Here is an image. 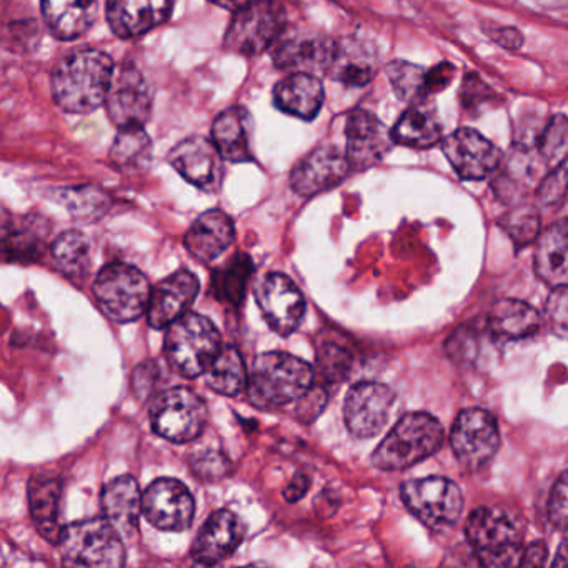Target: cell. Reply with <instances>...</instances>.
I'll use <instances>...</instances> for the list:
<instances>
[{"label":"cell","mask_w":568,"mask_h":568,"mask_svg":"<svg viewBox=\"0 0 568 568\" xmlns=\"http://www.w3.org/2000/svg\"><path fill=\"white\" fill-rule=\"evenodd\" d=\"M115 64L98 49H78L65 54L52 71L55 104L69 114H91L104 104Z\"/></svg>","instance_id":"1"},{"label":"cell","mask_w":568,"mask_h":568,"mask_svg":"<svg viewBox=\"0 0 568 568\" xmlns=\"http://www.w3.org/2000/svg\"><path fill=\"white\" fill-rule=\"evenodd\" d=\"M314 368L285 352L258 355L247 375L248 398L255 407L281 408L297 402L314 385Z\"/></svg>","instance_id":"2"},{"label":"cell","mask_w":568,"mask_h":568,"mask_svg":"<svg viewBox=\"0 0 568 568\" xmlns=\"http://www.w3.org/2000/svg\"><path fill=\"white\" fill-rule=\"evenodd\" d=\"M444 444V427L424 412L404 415L372 455L378 470L394 471L414 467L432 457Z\"/></svg>","instance_id":"3"},{"label":"cell","mask_w":568,"mask_h":568,"mask_svg":"<svg viewBox=\"0 0 568 568\" xmlns=\"http://www.w3.org/2000/svg\"><path fill=\"white\" fill-rule=\"evenodd\" d=\"M221 348V334L204 315L184 314L169 325L165 357L182 377L195 378L205 374Z\"/></svg>","instance_id":"4"},{"label":"cell","mask_w":568,"mask_h":568,"mask_svg":"<svg viewBox=\"0 0 568 568\" xmlns=\"http://www.w3.org/2000/svg\"><path fill=\"white\" fill-rule=\"evenodd\" d=\"M465 535L484 567H515L520 564V528L514 517L501 508L480 507L471 511Z\"/></svg>","instance_id":"5"},{"label":"cell","mask_w":568,"mask_h":568,"mask_svg":"<svg viewBox=\"0 0 568 568\" xmlns=\"http://www.w3.org/2000/svg\"><path fill=\"white\" fill-rule=\"evenodd\" d=\"M55 545L64 564L75 567L109 568L125 564L121 534L105 518L74 521L62 528Z\"/></svg>","instance_id":"6"},{"label":"cell","mask_w":568,"mask_h":568,"mask_svg":"<svg viewBox=\"0 0 568 568\" xmlns=\"http://www.w3.org/2000/svg\"><path fill=\"white\" fill-rule=\"evenodd\" d=\"M151 284L139 268L128 264H109L99 272L94 295L101 311L111 321L125 324L148 312Z\"/></svg>","instance_id":"7"},{"label":"cell","mask_w":568,"mask_h":568,"mask_svg":"<svg viewBox=\"0 0 568 568\" xmlns=\"http://www.w3.org/2000/svg\"><path fill=\"white\" fill-rule=\"evenodd\" d=\"M287 26L284 8L274 0H251L234 12L225 49L234 54L254 58L267 51Z\"/></svg>","instance_id":"8"},{"label":"cell","mask_w":568,"mask_h":568,"mask_svg":"<svg viewBox=\"0 0 568 568\" xmlns=\"http://www.w3.org/2000/svg\"><path fill=\"white\" fill-rule=\"evenodd\" d=\"M405 507L432 530L454 527L464 511V497L457 484L442 477L418 478L402 485Z\"/></svg>","instance_id":"9"},{"label":"cell","mask_w":568,"mask_h":568,"mask_svg":"<svg viewBox=\"0 0 568 568\" xmlns=\"http://www.w3.org/2000/svg\"><path fill=\"white\" fill-rule=\"evenodd\" d=\"M207 418V405L191 388H169L152 402V427L174 444L195 440L204 432Z\"/></svg>","instance_id":"10"},{"label":"cell","mask_w":568,"mask_h":568,"mask_svg":"<svg viewBox=\"0 0 568 568\" xmlns=\"http://www.w3.org/2000/svg\"><path fill=\"white\" fill-rule=\"evenodd\" d=\"M450 445L465 471L480 470L500 447L497 422L480 408H465L452 425Z\"/></svg>","instance_id":"11"},{"label":"cell","mask_w":568,"mask_h":568,"mask_svg":"<svg viewBox=\"0 0 568 568\" xmlns=\"http://www.w3.org/2000/svg\"><path fill=\"white\" fill-rule=\"evenodd\" d=\"M271 48L272 61L282 71L317 75L327 74L335 42L312 29L285 26Z\"/></svg>","instance_id":"12"},{"label":"cell","mask_w":568,"mask_h":568,"mask_svg":"<svg viewBox=\"0 0 568 568\" xmlns=\"http://www.w3.org/2000/svg\"><path fill=\"white\" fill-rule=\"evenodd\" d=\"M104 104L119 129L144 128L152 114V94L142 72L129 64L115 68Z\"/></svg>","instance_id":"13"},{"label":"cell","mask_w":568,"mask_h":568,"mask_svg":"<svg viewBox=\"0 0 568 568\" xmlns=\"http://www.w3.org/2000/svg\"><path fill=\"white\" fill-rule=\"evenodd\" d=\"M255 298L272 331L282 337L297 331L304 318L305 301L292 278L281 272H271L258 282Z\"/></svg>","instance_id":"14"},{"label":"cell","mask_w":568,"mask_h":568,"mask_svg":"<svg viewBox=\"0 0 568 568\" xmlns=\"http://www.w3.org/2000/svg\"><path fill=\"white\" fill-rule=\"evenodd\" d=\"M142 514L159 530L184 531L194 520V497L182 481L159 478L142 494Z\"/></svg>","instance_id":"15"},{"label":"cell","mask_w":568,"mask_h":568,"mask_svg":"<svg viewBox=\"0 0 568 568\" xmlns=\"http://www.w3.org/2000/svg\"><path fill=\"white\" fill-rule=\"evenodd\" d=\"M395 394L378 382H358L345 397L344 417L352 435L375 437L387 424Z\"/></svg>","instance_id":"16"},{"label":"cell","mask_w":568,"mask_h":568,"mask_svg":"<svg viewBox=\"0 0 568 568\" xmlns=\"http://www.w3.org/2000/svg\"><path fill=\"white\" fill-rule=\"evenodd\" d=\"M169 162L172 168L195 187L205 192H215L224 179V159L212 139L192 135L179 142Z\"/></svg>","instance_id":"17"},{"label":"cell","mask_w":568,"mask_h":568,"mask_svg":"<svg viewBox=\"0 0 568 568\" xmlns=\"http://www.w3.org/2000/svg\"><path fill=\"white\" fill-rule=\"evenodd\" d=\"M347 155L352 171H365L384 161L385 155L394 148L392 132L384 122L378 121L371 112H352L347 119Z\"/></svg>","instance_id":"18"},{"label":"cell","mask_w":568,"mask_h":568,"mask_svg":"<svg viewBox=\"0 0 568 568\" xmlns=\"http://www.w3.org/2000/svg\"><path fill=\"white\" fill-rule=\"evenodd\" d=\"M444 154L465 181H481L501 164L500 151L474 129H458L448 135Z\"/></svg>","instance_id":"19"},{"label":"cell","mask_w":568,"mask_h":568,"mask_svg":"<svg viewBox=\"0 0 568 568\" xmlns=\"http://www.w3.org/2000/svg\"><path fill=\"white\" fill-rule=\"evenodd\" d=\"M351 171L345 152L335 145H322L295 165L291 185L298 195L311 197L337 187Z\"/></svg>","instance_id":"20"},{"label":"cell","mask_w":568,"mask_h":568,"mask_svg":"<svg viewBox=\"0 0 568 568\" xmlns=\"http://www.w3.org/2000/svg\"><path fill=\"white\" fill-rule=\"evenodd\" d=\"M49 227L44 219L8 217L0 221V261L32 264L45 254Z\"/></svg>","instance_id":"21"},{"label":"cell","mask_w":568,"mask_h":568,"mask_svg":"<svg viewBox=\"0 0 568 568\" xmlns=\"http://www.w3.org/2000/svg\"><path fill=\"white\" fill-rule=\"evenodd\" d=\"M174 0H108V22L119 39L154 31L171 18Z\"/></svg>","instance_id":"22"},{"label":"cell","mask_w":568,"mask_h":568,"mask_svg":"<svg viewBox=\"0 0 568 568\" xmlns=\"http://www.w3.org/2000/svg\"><path fill=\"white\" fill-rule=\"evenodd\" d=\"M199 278L192 272L179 271L161 282L149 298V325L155 331L168 328L172 322L187 314L199 294Z\"/></svg>","instance_id":"23"},{"label":"cell","mask_w":568,"mask_h":568,"mask_svg":"<svg viewBox=\"0 0 568 568\" xmlns=\"http://www.w3.org/2000/svg\"><path fill=\"white\" fill-rule=\"evenodd\" d=\"M244 540V527L232 511L217 510L207 518L192 547V558L215 565L231 557Z\"/></svg>","instance_id":"24"},{"label":"cell","mask_w":568,"mask_h":568,"mask_svg":"<svg viewBox=\"0 0 568 568\" xmlns=\"http://www.w3.org/2000/svg\"><path fill=\"white\" fill-rule=\"evenodd\" d=\"M212 142L222 159L235 164L254 159V119L244 108H231L222 112L212 125Z\"/></svg>","instance_id":"25"},{"label":"cell","mask_w":568,"mask_h":568,"mask_svg":"<svg viewBox=\"0 0 568 568\" xmlns=\"http://www.w3.org/2000/svg\"><path fill=\"white\" fill-rule=\"evenodd\" d=\"M235 239L232 219L219 209L204 212L185 234V247L201 262L221 257Z\"/></svg>","instance_id":"26"},{"label":"cell","mask_w":568,"mask_h":568,"mask_svg":"<svg viewBox=\"0 0 568 568\" xmlns=\"http://www.w3.org/2000/svg\"><path fill=\"white\" fill-rule=\"evenodd\" d=\"M102 511L105 520L121 537H132L142 514V491L138 480L131 475H124L109 481L102 491Z\"/></svg>","instance_id":"27"},{"label":"cell","mask_w":568,"mask_h":568,"mask_svg":"<svg viewBox=\"0 0 568 568\" xmlns=\"http://www.w3.org/2000/svg\"><path fill=\"white\" fill-rule=\"evenodd\" d=\"M392 139L400 145L414 149H430L442 139V122L437 105L430 98L410 102L392 131Z\"/></svg>","instance_id":"28"},{"label":"cell","mask_w":568,"mask_h":568,"mask_svg":"<svg viewBox=\"0 0 568 568\" xmlns=\"http://www.w3.org/2000/svg\"><path fill=\"white\" fill-rule=\"evenodd\" d=\"M42 16L49 31L61 39L81 38L98 19V0H41Z\"/></svg>","instance_id":"29"},{"label":"cell","mask_w":568,"mask_h":568,"mask_svg":"<svg viewBox=\"0 0 568 568\" xmlns=\"http://www.w3.org/2000/svg\"><path fill=\"white\" fill-rule=\"evenodd\" d=\"M274 102L285 114L312 121L324 104V88L315 75L294 72L275 85Z\"/></svg>","instance_id":"30"},{"label":"cell","mask_w":568,"mask_h":568,"mask_svg":"<svg viewBox=\"0 0 568 568\" xmlns=\"http://www.w3.org/2000/svg\"><path fill=\"white\" fill-rule=\"evenodd\" d=\"M567 221L557 222L538 235L535 248V271L551 288L567 285Z\"/></svg>","instance_id":"31"},{"label":"cell","mask_w":568,"mask_h":568,"mask_svg":"<svg viewBox=\"0 0 568 568\" xmlns=\"http://www.w3.org/2000/svg\"><path fill=\"white\" fill-rule=\"evenodd\" d=\"M488 331L501 341H518L540 328V314L527 302L504 298L491 305L487 317Z\"/></svg>","instance_id":"32"},{"label":"cell","mask_w":568,"mask_h":568,"mask_svg":"<svg viewBox=\"0 0 568 568\" xmlns=\"http://www.w3.org/2000/svg\"><path fill=\"white\" fill-rule=\"evenodd\" d=\"M61 481L58 478L38 477L29 487V508L32 520L38 527L39 534L58 544L61 537V521H59V507H61Z\"/></svg>","instance_id":"33"},{"label":"cell","mask_w":568,"mask_h":568,"mask_svg":"<svg viewBox=\"0 0 568 568\" xmlns=\"http://www.w3.org/2000/svg\"><path fill=\"white\" fill-rule=\"evenodd\" d=\"M374 55L357 41L335 42L334 55L327 75L345 85L368 84L375 75Z\"/></svg>","instance_id":"34"},{"label":"cell","mask_w":568,"mask_h":568,"mask_svg":"<svg viewBox=\"0 0 568 568\" xmlns=\"http://www.w3.org/2000/svg\"><path fill=\"white\" fill-rule=\"evenodd\" d=\"M109 159L119 171H144L152 159V141L145 129L142 125L119 129Z\"/></svg>","instance_id":"35"},{"label":"cell","mask_w":568,"mask_h":568,"mask_svg":"<svg viewBox=\"0 0 568 568\" xmlns=\"http://www.w3.org/2000/svg\"><path fill=\"white\" fill-rule=\"evenodd\" d=\"M247 375L248 372L241 352L232 345L221 348L217 357L205 372L209 387L217 394L227 395V397H235L245 390Z\"/></svg>","instance_id":"36"},{"label":"cell","mask_w":568,"mask_h":568,"mask_svg":"<svg viewBox=\"0 0 568 568\" xmlns=\"http://www.w3.org/2000/svg\"><path fill=\"white\" fill-rule=\"evenodd\" d=\"M58 271L71 278H82L91 268V242L82 232L69 231L59 235L51 247Z\"/></svg>","instance_id":"37"},{"label":"cell","mask_w":568,"mask_h":568,"mask_svg":"<svg viewBox=\"0 0 568 568\" xmlns=\"http://www.w3.org/2000/svg\"><path fill=\"white\" fill-rule=\"evenodd\" d=\"M388 81L398 99L405 102L430 98L427 84V71L410 62L395 61L387 65Z\"/></svg>","instance_id":"38"},{"label":"cell","mask_w":568,"mask_h":568,"mask_svg":"<svg viewBox=\"0 0 568 568\" xmlns=\"http://www.w3.org/2000/svg\"><path fill=\"white\" fill-rule=\"evenodd\" d=\"M252 274V261L241 254L232 258L227 267L221 268L214 277V292L219 301L239 305L244 301L245 285Z\"/></svg>","instance_id":"39"},{"label":"cell","mask_w":568,"mask_h":568,"mask_svg":"<svg viewBox=\"0 0 568 568\" xmlns=\"http://www.w3.org/2000/svg\"><path fill=\"white\" fill-rule=\"evenodd\" d=\"M58 201L78 217H99L111 205L109 195L104 194L101 189L92 187V185L65 189V191L59 192Z\"/></svg>","instance_id":"40"},{"label":"cell","mask_w":568,"mask_h":568,"mask_svg":"<svg viewBox=\"0 0 568 568\" xmlns=\"http://www.w3.org/2000/svg\"><path fill=\"white\" fill-rule=\"evenodd\" d=\"M567 119L564 115H557L547 125L538 141V149H540V155L545 162L558 164L567 159Z\"/></svg>","instance_id":"41"},{"label":"cell","mask_w":568,"mask_h":568,"mask_svg":"<svg viewBox=\"0 0 568 568\" xmlns=\"http://www.w3.org/2000/svg\"><path fill=\"white\" fill-rule=\"evenodd\" d=\"M501 225L511 239L521 245L537 237L540 232V217L534 207H518L504 219Z\"/></svg>","instance_id":"42"},{"label":"cell","mask_w":568,"mask_h":568,"mask_svg":"<svg viewBox=\"0 0 568 568\" xmlns=\"http://www.w3.org/2000/svg\"><path fill=\"white\" fill-rule=\"evenodd\" d=\"M352 367V357L347 351L335 344H327L317 357V368L325 382L344 381Z\"/></svg>","instance_id":"43"},{"label":"cell","mask_w":568,"mask_h":568,"mask_svg":"<svg viewBox=\"0 0 568 568\" xmlns=\"http://www.w3.org/2000/svg\"><path fill=\"white\" fill-rule=\"evenodd\" d=\"M192 471L202 480L215 481L231 474V460L221 452L205 450L191 458Z\"/></svg>","instance_id":"44"},{"label":"cell","mask_w":568,"mask_h":568,"mask_svg":"<svg viewBox=\"0 0 568 568\" xmlns=\"http://www.w3.org/2000/svg\"><path fill=\"white\" fill-rule=\"evenodd\" d=\"M565 192H567V159L558 162L555 171L540 182V187L537 191L538 202L545 207L561 204Z\"/></svg>","instance_id":"45"},{"label":"cell","mask_w":568,"mask_h":568,"mask_svg":"<svg viewBox=\"0 0 568 568\" xmlns=\"http://www.w3.org/2000/svg\"><path fill=\"white\" fill-rule=\"evenodd\" d=\"M547 317L555 334L558 337L565 338L568 325L567 285H558V287H554V291H551L550 297L547 301Z\"/></svg>","instance_id":"46"},{"label":"cell","mask_w":568,"mask_h":568,"mask_svg":"<svg viewBox=\"0 0 568 568\" xmlns=\"http://www.w3.org/2000/svg\"><path fill=\"white\" fill-rule=\"evenodd\" d=\"M495 98L491 89L478 78L477 74H468L460 89V101L465 109H478Z\"/></svg>","instance_id":"47"},{"label":"cell","mask_w":568,"mask_h":568,"mask_svg":"<svg viewBox=\"0 0 568 568\" xmlns=\"http://www.w3.org/2000/svg\"><path fill=\"white\" fill-rule=\"evenodd\" d=\"M548 517L555 527L565 530L567 527V474L558 477L557 484L551 490L550 500H548Z\"/></svg>","instance_id":"48"},{"label":"cell","mask_w":568,"mask_h":568,"mask_svg":"<svg viewBox=\"0 0 568 568\" xmlns=\"http://www.w3.org/2000/svg\"><path fill=\"white\" fill-rule=\"evenodd\" d=\"M297 402L298 418L305 422V424H308V422L317 418L321 412L324 410L325 404H327V392H325L324 388H315L314 385H312Z\"/></svg>","instance_id":"49"},{"label":"cell","mask_w":568,"mask_h":568,"mask_svg":"<svg viewBox=\"0 0 568 568\" xmlns=\"http://www.w3.org/2000/svg\"><path fill=\"white\" fill-rule=\"evenodd\" d=\"M455 78V68L448 62H442L437 68L432 69V71H427V84L428 92L432 94H437V92L444 91Z\"/></svg>","instance_id":"50"},{"label":"cell","mask_w":568,"mask_h":568,"mask_svg":"<svg viewBox=\"0 0 568 568\" xmlns=\"http://www.w3.org/2000/svg\"><path fill=\"white\" fill-rule=\"evenodd\" d=\"M548 548L545 541L537 540L528 545L527 550L521 551L520 567H541L547 561Z\"/></svg>","instance_id":"51"},{"label":"cell","mask_w":568,"mask_h":568,"mask_svg":"<svg viewBox=\"0 0 568 568\" xmlns=\"http://www.w3.org/2000/svg\"><path fill=\"white\" fill-rule=\"evenodd\" d=\"M155 368H158L155 365L145 364L141 365V367L138 368V372H135L134 388L135 392H138L139 397H145V395L151 394L152 388H154V375L158 374Z\"/></svg>","instance_id":"52"},{"label":"cell","mask_w":568,"mask_h":568,"mask_svg":"<svg viewBox=\"0 0 568 568\" xmlns=\"http://www.w3.org/2000/svg\"><path fill=\"white\" fill-rule=\"evenodd\" d=\"M490 36L497 44L505 49H518L524 42L520 32L514 28L497 29V31L490 32Z\"/></svg>","instance_id":"53"},{"label":"cell","mask_w":568,"mask_h":568,"mask_svg":"<svg viewBox=\"0 0 568 568\" xmlns=\"http://www.w3.org/2000/svg\"><path fill=\"white\" fill-rule=\"evenodd\" d=\"M308 485H311V481H308L307 475H295L294 480H292L291 484H288V487L285 488V500L291 501V504L301 500V498L304 497L305 494H307Z\"/></svg>","instance_id":"54"},{"label":"cell","mask_w":568,"mask_h":568,"mask_svg":"<svg viewBox=\"0 0 568 568\" xmlns=\"http://www.w3.org/2000/svg\"><path fill=\"white\" fill-rule=\"evenodd\" d=\"M212 4L219 6V8L227 9V11L235 12L241 9L242 6L247 4L251 0H209Z\"/></svg>","instance_id":"55"},{"label":"cell","mask_w":568,"mask_h":568,"mask_svg":"<svg viewBox=\"0 0 568 568\" xmlns=\"http://www.w3.org/2000/svg\"><path fill=\"white\" fill-rule=\"evenodd\" d=\"M554 567H567V554H565V540L560 544V550H558V558L554 561Z\"/></svg>","instance_id":"56"}]
</instances>
